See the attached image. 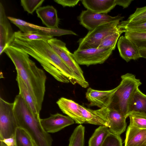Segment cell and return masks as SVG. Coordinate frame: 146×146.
Here are the masks:
<instances>
[{
	"label": "cell",
	"instance_id": "cell-1",
	"mask_svg": "<svg viewBox=\"0 0 146 146\" xmlns=\"http://www.w3.org/2000/svg\"><path fill=\"white\" fill-rule=\"evenodd\" d=\"M10 46L21 50L34 58L58 81L77 84L84 88L86 86L54 51L47 41H29L15 38Z\"/></svg>",
	"mask_w": 146,
	"mask_h": 146
},
{
	"label": "cell",
	"instance_id": "cell-2",
	"mask_svg": "<svg viewBox=\"0 0 146 146\" xmlns=\"http://www.w3.org/2000/svg\"><path fill=\"white\" fill-rule=\"evenodd\" d=\"M4 52L14 64L18 76L25 84L40 113L45 92L46 75L29 58V55L9 46Z\"/></svg>",
	"mask_w": 146,
	"mask_h": 146
},
{
	"label": "cell",
	"instance_id": "cell-3",
	"mask_svg": "<svg viewBox=\"0 0 146 146\" xmlns=\"http://www.w3.org/2000/svg\"><path fill=\"white\" fill-rule=\"evenodd\" d=\"M13 111L18 127L25 130L35 146H52L53 139L42 127L40 118L36 117L20 94L15 97Z\"/></svg>",
	"mask_w": 146,
	"mask_h": 146
},
{
	"label": "cell",
	"instance_id": "cell-4",
	"mask_svg": "<svg viewBox=\"0 0 146 146\" xmlns=\"http://www.w3.org/2000/svg\"><path fill=\"white\" fill-rule=\"evenodd\" d=\"M121 81L113 97L109 108L116 110L127 117L132 97L141 83L135 76L127 73L121 76Z\"/></svg>",
	"mask_w": 146,
	"mask_h": 146
},
{
	"label": "cell",
	"instance_id": "cell-5",
	"mask_svg": "<svg viewBox=\"0 0 146 146\" xmlns=\"http://www.w3.org/2000/svg\"><path fill=\"white\" fill-rule=\"evenodd\" d=\"M120 21H113L101 25L89 31L84 38L78 41V50L97 48L105 37L120 30L118 27Z\"/></svg>",
	"mask_w": 146,
	"mask_h": 146
},
{
	"label": "cell",
	"instance_id": "cell-6",
	"mask_svg": "<svg viewBox=\"0 0 146 146\" xmlns=\"http://www.w3.org/2000/svg\"><path fill=\"white\" fill-rule=\"evenodd\" d=\"M18 127L13 111V104L0 98V140L15 135Z\"/></svg>",
	"mask_w": 146,
	"mask_h": 146
},
{
	"label": "cell",
	"instance_id": "cell-7",
	"mask_svg": "<svg viewBox=\"0 0 146 146\" xmlns=\"http://www.w3.org/2000/svg\"><path fill=\"white\" fill-rule=\"evenodd\" d=\"M113 50L99 48L77 49L73 54L74 58L79 64L88 66L102 64L109 58Z\"/></svg>",
	"mask_w": 146,
	"mask_h": 146
},
{
	"label": "cell",
	"instance_id": "cell-8",
	"mask_svg": "<svg viewBox=\"0 0 146 146\" xmlns=\"http://www.w3.org/2000/svg\"><path fill=\"white\" fill-rule=\"evenodd\" d=\"M48 42L54 51L75 74L84 83L89 85L84 77L82 70L75 60L73 54L67 49L65 43L56 38H52Z\"/></svg>",
	"mask_w": 146,
	"mask_h": 146
},
{
	"label": "cell",
	"instance_id": "cell-9",
	"mask_svg": "<svg viewBox=\"0 0 146 146\" xmlns=\"http://www.w3.org/2000/svg\"><path fill=\"white\" fill-rule=\"evenodd\" d=\"M123 18L119 15L112 17L107 14L97 13L87 9L82 11L78 16V19L80 24L90 31L101 25L120 21Z\"/></svg>",
	"mask_w": 146,
	"mask_h": 146
},
{
	"label": "cell",
	"instance_id": "cell-10",
	"mask_svg": "<svg viewBox=\"0 0 146 146\" xmlns=\"http://www.w3.org/2000/svg\"><path fill=\"white\" fill-rule=\"evenodd\" d=\"M11 21L17 27L20 31L24 33H30L41 32L53 37L54 36H60L67 35H77L75 33L71 30L59 28L52 29L42 27L14 17H12L11 19Z\"/></svg>",
	"mask_w": 146,
	"mask_h": 146
},
{
	"label": "cell",
	"instance_id": "cell-11",
	"mask_svg": "<svg viewBox=\"0 0 146 146\" xmlns=\"http://www.w3.org/2000/svg\"><path fill=\"white\" fill-rule=\"evenodd\" d=\"M9 21L6 15L4 7L0 2V55L10 46L15 38V32Z\"/></svg>",
	"mask_w": 146,
	"mask_h": 146
},
{
	"label": "cell",
	"instance_id": "cell-12",
	"mask_svg": "<svg viewBox=\"0 0 146 146\" xmlns=\"http://www.w3.org/2000/svg\"><path fill=\"white\" fill-rule=\"evenodd\" d=\"M118 86L108 90H98L89 88L86 93V98L89 103V106H97L100 108H108Z\"/></svg>",
	"mask_w": 146,
	"mask_h": 146
},
{
	"label": "cell",
	"instance_id": "cell-13",
	"mask_svg": "<svg viewBox=\"0 0 146 146\" xmlns=\"http://www.w3.org/2000/svg\"><path fill=\"white\" fill-rule=\"evenodd\" d=\"M40 121L44 130L49 133L57 132L74 123V120L68 116L58 113L47 118L40 119Z\"/></svg>",
	"mask_w": 146,
	"mask_h": 146
},
{
	"label": "cell",
	"instance_id": "cell-14",
	"mask_svg": "<svg viewBox=\"0 0 146 146\" xmlns=\"http://www.w3.org/2000/svg\"><path fill=\"white\" fill-rule=\"evenodd\" d=\"M79 108L85 123L110 127L109 123L107 119L110 110L109 107L94 110L79 105Z\"/></svg>",
	"mask_w": 146,
	"mask_h": 146
},
{
	"label": "cell",
	"instance_id": "cell-15",
	"mask_svg": "<svg viewBox=\"0 0 146 146\" xmlns=\"http://www.w3.org/2000/svg\"><path fill=\"white\" fill-rule=\"evenodd\" d=\"M56 103L62 112L73 119L76 123H85L78 104L63 97L59 99Z\"/></svg>",
	"mask_w": 146,
	"mask_h": 146
},
{
	"label": "cell",
	"instance_id": "cell-16",
	"mask_svg": "<svg viewBox=\"0 0 146 146\" xmlns=\"http://www.w3.org/2000/svg\"><path fill=\"white\" fill-rule=\"evenodd\" d=\"M117 46L120 56L127 62L141 58L139 48L125 36L119 38Z\"/></svg>",
	"mask_w": 146,
	"mask_h": 146
},
{
	"label": "cell",
	"instance_id": "cell-17",
	"mask_svg": "<svg viewBox=\"0 0 146 146\" xmlns=\"http://www.w3.org/2000/svg\"><path fill=\"white\" fill-rule=\"evenodd\" d=\"M37 17L47 28L52 29L58 28L59 19L56 10L52 6L40 7L36 10Z\"/></svg>",
	"mask_w": 146,
	"mask_h": 146
},
{
	"label": "cell",
	"instance_id": "cell-18",
	"mask_svg": "<svg viewBox=\"0 0 146 146\" xmlns=\"http://www.w3.org/2000/svg\"><path fill=\"white\" fill-rule=\"evenodd\" d=\"M125 146H146V129L129 125L126 133Z\"/></svg>",
	"mask_w": 146,
	"mask_h": 146
},
{
	"label": "cell",
	"instance_id": "cell-19",
	"mask_svg": "<svg viewBox=\"0 0 146 146\" xmlns=\"http://www.w3.org/2000/svg\"><path fill=\"white\" fill-rule=\"evenodd\" d=\"M107 119L111 133L120 135L125 130L127 118L116 110L110 108Z\"/></svg>",
	"mask_w": 146,
	"mask_h": 146
},
{
	"label": "cell",
	"instance_id": "cell-20",
	"mask_svg": "<svg viewBox=\"0 0 146 146\" xmlns=\"http://www.w3.org/2000/svg\"><path fill=\"white\" fill-rule=\"evenodd\" d=\"M81 1L87 9L98 13L107 14L117 5L116 0H82Z\"/></svg>",
	"mask_w": 146,
	"mask_h": 146
},
{
	"label": "cell",
	"instance_id": "cell-21",
	"mask_svg": "<svg viewBox=\"0 0 146 146\" xmlns=\"http://www.w3.org/2000/svg\"><path fill=\"white\" fill-rule=\"evenodd\" d=\"M132 112L146 114V95L141 92L139 88L134 93L130 101L128 115Z\"/></svg>",
	"mask_w": 146,
	"mask_h": 146
},
{
	"label": "cell",
	"instance_id": "cell-22",
	"mask_svg": "<svg viewBox=\"0 0 146 146\" xmlns=\"http://www.w3.org/2000/svg\"><path fill=\"white\" fill-rule=\"evenodd\" d=\"M16 80L19 88V94L23 98L34 115L37 118H40V113L37 110L34 99L25 84L17 75Z\"/></svg>",
	"mask_w": 146,
	"mask_h": 146
},
{
	"label": "cell",
	"instance_id": "cell-23",
	"mask_svg": "<svg viewBox=\"0 0 146 146\" xmlns=\"http://www.w3.org/2000/svg\"><path fill=\"white\" fill-rule=\"evenodd\" d=\"M109 127L99 126L96 129L90 138L89 146H101L105 139L110 133Z\"/></svg>",
	"mask_w": 146,
	"mask_h": 146
},
{
	"label": "cell",
	"instance_id": "cell-24",
	"mask_svg": "<svg viewBox=\"0 0 146 146\" xmlns=\"http://www.w3.org/2000/svg\"><path fill=\"white\" fill-rule=\"evenodd\" d=\"M15 146H35L29 134L23 128L18 127L15 133Z\"/></svg>",
	"mask_w": 146,
	"mask_h": 146
},
{
	"label": "cell",
	"instance_id": "cell-25",
	"mask_svg": "<svg viewBox=\"0 0 146 146\" xmlns=\"http://www.w3.org/2000/svg\"><path fill=\"white\" fill-rule=\"evenodd\" d=\"M120 30L126 31L146 33V20L136 23H131L126 20L122 21L118 25Z\"/></svg>",
	"mask_w": 146,
	"mask_h": 146
},
{
	"label": "cell",
	"instance_id": "cell-26",
	"mask_svg": "<svg viewBox=\"0 0 146 146\" xmlns=\"http://www.w3.org/2000/svg\"><path fill=\"white\" fill-rule=\"evenodd\" d=\"M15 38L29 41L43 40L48 41L53 37L41 32L25 33L19 31L15 32Z\"/></svg>",
	"mask_w": 146,
	"mask_h": 146
},
{
	"label": "cell",
	"instance_id": "cell-27",
	"mask_svg": "<svg viewBox=\"0 0 146 146\" xmlns=\"http://www.w3.org/2000/svg\"><path fill=\"white\" fill-rule=\"evenodd\" d=\"M85 129L82 125L74 130L69 139L68 146H84Z\"/></svg>",
	"mask_w": 146,
	"mask_h": 146
},
{
	"label": "cell",
	"instance_id": "cell-28",
	"mask_svg": "<svg viewBox=\"0 0 146 146\" xmlns=\"http://www.w3.org/2000/svg\"><path fill=\"white\" fill-rule=\"evenodd\" d=\"M123 32V31L120 30L108 35L102 40L98 48L114 50L118 39Z\"/></svg>",
	"mask_w": 146,
	"mask_h": 146
},
{
	"label": "cell",
	"instance_id": "cell-29",
	"mask_svg": "<svg viewBox=\"0 0 146 146\" xmlns=\"http://www.w3.org/2000/svg\"><path fill=\"white\" fill-rule=\"evenodd\" d=\"M130 119L129 125L142 129H146V114L132 112L128 115Z\"/></svg>",
	"mask_w": 146,
	"mask_h": 146
},
{
	"label": "cell",
	"instance_id": "cell-30",
	"mask_svg": "<svg viewBox=\"0 0 146 146\" xmlns=\"http://www.w3.org/2000/svg\"><path fill=\"white\" fill-rule=\"evenodd\" d=\"M125 36L139 48H146V33L126 31Z\"/></svg>",
	"mask_w": 146,
	"mask_h": 146
},
{
	"label": "cell",
	"instance_id": "cell-31",
	"mask_svg": "<svg viewBox=\"0 0 146 146\" xmlns=\"http://www.w3.org/2000/svg\"><path fill=\"white\" fill-rule=\"evenodd\" d=\"M44 0H21V4L24 10L32 14L35 10L40 7Z\"/></svg>",
	"mask_w": 146,
	"mask_h": 146
},
{
	"label": "cell",
	"instance_id": "cell-32",
	"mask_svg": "<svg viewBox=\"0 0 146 146\" xmlns=\"http://www.w3.org/2000/svg\"><path fill=\"white\" fill-rule=\"evenodd\" d=\"M146 20V6L137 8L126 20L131 23H136Z\"/></svg>",
	"mask_w": 146,
	"mask_h": 146
},
{
	"label": "cell",
	"instance_id": "cell-33",
	"mask_svg": "<svg viewBox=\"0 0 146 146\" xmlns=\"http://www.w3.org/2000/svg\"><path fill=\"white\" fill-rule=\"evenodd\" d=\"M101 146H123L122 140L120 135L110 133Z\"/></svg>",
	"mask_w": 146,
	"mask_h": 146
},
{
	"label": "cell",
	"instance_id": "cell-34",
	"mask_svg": "<svg viewBox=\"0 0 146 146\" xmlns=\"http://www.w3.org/2000/svg\"><path fill=\"white\" fill-rule=\"evenodd\" d=\"M80 0H54L56 3L62 5L63 7H73L77 5Z\"/></svg>",
	"mask_w": 146,
	"mask_h": 146
},
{
	"label": "cell",
	"instance_id": "cell-35",
	"mask_svg": "<svg viewBox=\"0 0 146 146\" xmlns=\"http://www.w3.org/2000/svg\"><path fill=\"white\" fill-rule=\"evenodd\" d=\"M0 141L3 142L7 146H15V135L12 136L8 138L0 140Z\"/></svg>",
	"mask_w": 146,
	"mask_h": 146
},
{
	"label": "cell",
	"instance_id": "cell-36",
	"mask_svg": "<svg viewBox=\"0 0 146 146\" xmlns=\"http://www.w3.org/2000/svg\"><path fill=\"white\" fill-rule=\"evenodd\" d=\"M132 1L130 0H116V2L117 5L121 6L125 8L128 7Z\"/></svg>",
	"mask_w": 146,
	"mask_h": 146
},
{
	"label": "cell",
	"instance_id": "cell-37",
	"mask_svg": "<svg viewBox=\"0 0 146 146\" xmlns=\"http://www.w3.org/2000/svg\"><path fill=\"white\" fill-rule=\"evenodd\" d=\"M139 52L141 57L146 58V48H139Z\"/></svg>",
	"mask_w": 146,
	"mask_h": 146
}]
</instances>
